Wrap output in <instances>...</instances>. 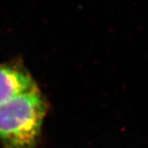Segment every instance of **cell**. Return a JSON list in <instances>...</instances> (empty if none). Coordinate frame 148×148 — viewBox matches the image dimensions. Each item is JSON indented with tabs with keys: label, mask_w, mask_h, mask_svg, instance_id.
Returning <instances> with one entry per match:
<instances>
[{
	"label": "cell",
	"mask_w": 148,
	"mask_h": 148,
	"mask_svg": "<svg viewBox=\"0 0 148 148\" xmlns=\"http://www.w3.org/2000/svg\"><path fill=\"white\" fill-rule=\"evenodd\" d=\"M47 112V103L37 88L0 104L2 148H35Z\"/></svg>",
	"instance_id": "cell-1"
},
{
	"label": "cell",
	"mask_w": 148,
	"mask_h": 148,
	"mask_svg": "<svg viewBox=\"0 0 148 148\" xmlns=\"http://www.w3.org/2000/svg\"><path fill=\"white\" fill-rule=\"evenodd\" d=\"M30 73L22 63H0V104L37 88Z\"/></svg>",
	"instance_id": "cell-2"
}]
</instances>
